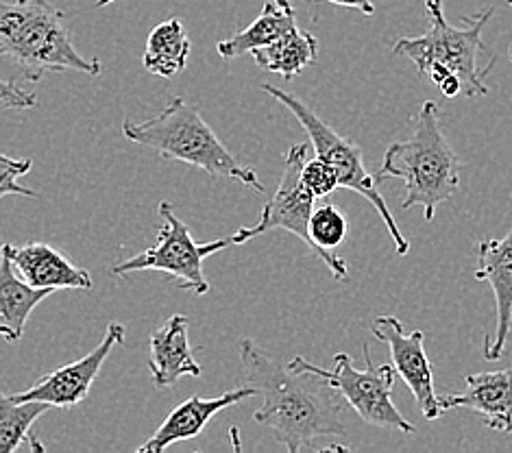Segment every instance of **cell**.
Segmentation results:
<instances>
[{"label": "cell", "instance_id": "52a82bcc", "mask_svg": "<svg viewBox=\"0 0 512 453\" xmlns=\"http://www.w3.org/2000/svg\"><path fill=\"white\" fill-rule=\"evenodd\" d=\"M362 355L367 369H356L349 353L334 355V369L327 371L308 362L306 358H295L290 369L297 373H316L332 384L349 406L358 412L360 419L367 425L390 427L401 434L412 436L414 425L404 419L393 403V384H395V366L393 364H373L367 342H362Z\"/></svg>", "mask_w": 512, "mask_h": 453}, {"label": "cell", "instance_id": "8992f818", "mask_svg": "<svg viewBox=\"0 0 512 453\" xmlns=\"http://www.w3.org/2000/svg\"><path fill=\"white\" fill-rule=\"evenodd\" d=\"M262 90L266 94H271L273 99H277L286 109H290V114L301 122L303 129H306L316 155L323 157L325 162L334 166V170L338 173L340 188L358 192L360 197H364L375 207V212L380 214L390 238L395 242V253L406 255L410 251V242L404 234H401V229L397 227V220L393 214H390L382 192L377 190V183L380 181H377V177H373L367 170V166H364L360 146L353 140L343 138L340 133H336L319 114L312 112L306 103L297 99V96L279 90L271 83H264Z\"/></svg>", "mask_w": 512, "mask_h": 453}, {"label": "cell", "instance_id": "277c9868", "mask_svg": "<svg viewBox=\"0 0 512 453\" xmlns=\"http://www.w3.org/2000/svg\"><path fill=\"white\" fill-rule=\"evenodd\" d=\"M125 138L146 149H153L166 159L201 168L214 177L236 179L242 186L264 192V183L253 168L240 164L234 153L218 140L210 125L201 118L197 107L181 96H173L160 114L149 120L123 122Z\"/></svg>", "mask_w": 512, "mask_h": 453}, {"label": "cell", "instance_id": "484cf974", "mask_svg": "<svg viewBox=\"0 0 512 453\" xmlns=\"http://www.w3.org/2000/svg\"><path fill=\"white\" fill-rule=\"evenodd\" d=\"M325 3L340 5V7H351V9H360L362 14H367V16L375 14V7H373L371 0H325Z\"/></svg>", "mask_w": 512, "mask_h": 453}, {"label": "cell", "instance_id": "44dd1931", "mask_svg": "<svg viewBox=\"0 0 512 453\" xmlns=\"http://www.w3.org/2000/svg\"><path fill=\"white\" fill-rule=\"evenodd\" d=\"M347 234L349 223L338 205L323 203L319 207H314V212L310 216V249L321 257L325 266L329 268V273L338 281H347L349 266L343 257L332 253V249H336L338 244H343Z\"/></svg>", "mask_w": 512, "mask_h": 453}, {"label": "cell", "instance_id": "ac0fdd59", "mask_svg": "<svg viewBox=\"0 0 512 453\" xmlns=\"http://www.w3.org/2000/svg\"><path fill=\"white\" fill-rule=\"evenodd\" d=\"M297 24L295 9H284L275 0H268L262 7L260 16L255 18L247 29H242L229 38L216 44V53L223 59H236L247 53H255L258 48L273 44L275 40Z\"/></svg>", "mask_w": 512, "mask_h": 453}, {"label": "cell", "instance_id": "8fae6325", "mask_svg": "<svg viewBox=\"0 0 512 453\" xmlns=\"http://www.w3.org/2000/svg\"><path fill=\"white\" fill-rule=\"evenodd\" d=\"M373 334L377 340H382L388 345L395 371L412 390V395L417 399L419 410L423 412L425 419H441V397L436 395L432 362L428 358V353H425L421 329L412 334H404V323H401L399 318L382 314L373 321Z\"/></svg>", "mask_w": 512, "mask_h": 453}, {"label": "cell", "instance_id": "7402d4cb", "mask_svg": "<svg viewBox=\"0 0 512 453\" xmlns=\"http://www.w3.org/2000/svg\"><path fill=\"white\" fill-rule=\"evenodd\" d=\"M51 408L46 401H18L14 395L0 397V453H11L20 445L42 453L44 445L31 436V425Z\"/></svg>", "mask_w": 512, "mask_h": 453}, {"label": "cell", "instance_id": "e0dca14e", "mask_svg": "<svg viewBox=\"0 0 512 453\" xmlns=\"http://www.w3.org/2000/svg\"><path fill=\"white\" fill-rule=\"evenodd\" d=\"M55 290L35 288L27 284L7 255L0 262V334L7 342H18L24 336L29 314L53 295Z\"/></svg>", "mask_w": 512, "mask_h": 453}, {"label": "cell", "instance_id": "3957f363", "mask_svg": "<svg viewBox=\"0 0 512 453\" xmlns=\"http://www.w3.org/2000/svg\"><path fill=\"white\" fill-rule=\"evenodd\" d=\"M0 53L24 79L38 83L46 72L101 75V61L83 57L72 44L66 16L53 0H14L0 7Z\"/></svg>", "mask_w": 512, "mask_h": 453}, {"label": "cell", "instance_id": "d4e9b609", "mask_svg": "<svg viewBox=\"0 0 512 453\" xmlns=\"http://www.w3.org/2000/svg\"><path fill=\"white\" fill-rule=\"evenodd\" d=\"M0 94H3L5 109H31L38 105V96H35V92H27V90L18 88L14 81L0 83Z\"/></svg>", "mask_w": 512, "mask_h": 453}, {"label": "cell", "instance_id": "6da1fadb", "mask_svg": "<svg viewBox=\"0 0 512 453\" xmlns=\"http://www.w3.org/2000/svg\"><path fill=\"white\" fill-rule=\"evenodd\" d=\"M240 362L245 382L262 397V406L253 412L255 423L266 425L290 453L314 447L321 438L347 434L343 395L327 379L292 371L249 338L240 342Z\"/></svg>", "mask_w": 512, "mask_h": 453}, {"label": "cell", "instance_id": "7c38bea8", "mask_svg": "<svg viewBox=\"0 0 512 453\" xmlns=\"http://www.w3.org/2000/svg\"><path fill=\"white\" fill-rule=\"evenodd\" d=\"M475 279L486 281L495 297V332L484 340V358L495 362L504 355L512 332V227L504 238L478 244Z\"/></svg>", "mask_w": 512, "mask_h": 453}, {"label": "cell", "instance_id": "603a6c76", "mask_svg": "<svg viewBox=\"0 0 512 453\" xmlns=\"http://www.w3.org/2000/svg\"><path fill=\"white\" fill-rule=\"evenodd\" d=\"M301 177H303V183H306V188L314 194L316 199H327L336 188H340L338 173L334 170V166L325 162V159L319 155L314 159H308L306 166H303Z\"/></svg>", "mask_w": 512, "mask_h": 453}, {"label": "cell", "instance_id": "2e32d148", "mask_svg": "<svg viewBox=\"0 0 512 453\" xmlns=\"http://www.w3.org/2000/svg\"><path fill=\"white\" fill-rule=\"evenodd\" d=\"M188 327L190 318L186 314H175L151 334L149 371L157 388H170L184 375L199 377L203 373L201 364L192 355Z\"/></svg>", "mask_w": 512, "mask_h": 453}, {"label": "cell", "instance_id": "d6986e66", "mask_svg": "<svg viewBox=\"0 0 512 453\" xmlns=\"http://www.w3.org/2000/svg\"><path fill=\"white\" fill-rule=\"evenodd\" d=\"M255 64L266 72H275L284 79L297 77L303 68L314 64L319 57V40L310 31L299 29V24L288 29L282 38L251 53Z\"/></svg>", "mask_w": 512, "mask_h": 453}, {"label": "cell", "instance_id": "5bb4252c", "mask_svg": "<svg viewBox=\"0 0 512 453\" xmlns=\"http://www.w3.org/2000/svg\"><path fill=\"white\" fill-rule=\"evenodd\" d=\"M3 255L14 264L16 273L35 288L48 290H90L92 277L85 268L72 264L64 253L46 242L5 244Z\"/></svg>", "mask_w": 512, "mask_h": 453}, {"label": "cell", "instance_id": "83f0119b", "mask_svg": "<svg viewBox=\"0 0 512 453\" xmlns=\"http://www.w3.org/2000/svg\"><path fill=\"white\" fill-rule=\"evenodd\" d=\"M275 3H279V5H282L284 9H292V5H290V0H275Z\"/></svg>", "mask_w": 512, "mask_h": 453}, {"label": "cell", "instance_id": "cb8c5ba5", "mask_svg": "<svg viewBox=\"0 0 512 453\" xmlns=\"http://www.w3.org/2000/svg\"><path fill=\"white\" fill-rule=\"evenodd\" d=\"M31 159H14L3 155L0 157V168H3V183H0V197H9V194H20V197H31L38 199V192L24 188L18 183L20 177L29 175L31 170Z\"/></svg>", "mask_w": 512, "mask_h": 453}, {"label": "cell", "instance_id": "ffe728a7", "mask_svg": "<svg viewBox=\"0 0 512 453\" xmlns=\"http://www.w3.org/2000/svg\"><path fill=\"white\" fill-rule=\"evenodd\" d=\"M190 57V40L179 18H170L149 33L142 64L157 77H175L184 72Z\"/></svg>", "mask_w": 512, "mask_h": 453}, {"label": "cell", "instance_id": "5b68a950", "mask_svg": "<svg viewBox=\"0 0 512 453\" xmlns=\"http://www.w3.org/2000/svg\"><path fill=\"white\" fill-rule=\"evenodd\" d=\"M430 27L419 38H399L393 53L408 57L421 75L428 77L434 66H443L462 81V94L484 96L486 75L493 70L495 61L480 66L482 55H493L489 46L482 42V31L493 18L495 9L489 7L475 16L465 18V27H451L443 14L441 0H425Z\"/></svg>", "mask_w": 512, "mask_h": 453}, {"label": "cell", "instance_id": "30bf717a", "mask_svg": "<svg viewBox=\"0 0 512 453\" xmlns=\"http://www.w3.org/2000/svg\"><path fill=\"white\" fill-rule=\"evenodd\" d=\"M125 325L109 323L103 340L81 360L59 366V369L40 377L31 388L14 393L18 401H46L53 408H75L90 395L94 379L99 377L105 360L116 347L125 345Z\"/></svg>", "mask_w": 512, "mask_h": 453}, {"label": "cell", "instance_id": "9c48e42d", "mask_svg": "<svg viewBox=\"0 0 512 453\" xmlns=\"http://www.w3.org/2000/svg\"><path fill=\"white\" fill-rule=\"evenodd\" d=\"M306 162L308 144H292L284 159L282 179H279L275 197L264 205L258 223L253 227H240L231 236L234 244H245L262 234H268V231L284 229L310 247V216L314 212L316 197L306 188L301 177Z\"/></svg>", "mask_w": 512, "mask_h": 453}, {"label": "cell", "instance_id": "4fadbf2b", "mask_svg": "<svg viewBox=\"0 0 512 453\" xmlns=\"http://www.w3.org/2000/svg\"><path fill=\"white\" fill-rule=\"evenodd\" d=\"M260 393L253 386H242L236 390H229V393L221 395V397H199L194 395L190 399H186L184 403L170 412L164 423L157 427L153 432V436L146 440L144 445H140V453H162L168 447H173L177 443H184V440H192L197 438L205 425L210 423L214 416L231 406H238L240 401H247L258 397Z\"/></svg>", "mask_w": 512, "mask_h": 453}, {"label": "cell", "instance_id": "f1b7e54d", "mask_svg": "<svg viewBox=\"0 0 512 453\" xmlns=\"http://www.w3.org/2000/svg\"><path fill=\"white\" fill-rule=\"evenodd\" d=\"M508 57H510V61H512V46H510V51H508Z\"/></svg>", "mask_w": 512, "mask_h": 453}, {"label": "cell", "instance_id": "9a60e30c", "mask_svg": "<svg viewBox=\"0 0 512 453\" xmlns=\"http://www.w3.org/2000/svg\"><path fill=\"white\" fill-rule=\"evenodd\" d=\"M462 393L441 397L443 412L467 408L495 432L512 436V369L469 375Z\"/></svg>", "mask_w": 512, "mask_h": 453}, {"label": "cell", "instance_id": "4316f807", "mask_svg": "<svg viewBox=\"0 0 512 453\" xmlns=\"http://www.w3.org/2000/svg\"><path fill=\"white\" fill-rule=\"evenodd\" d=\"M112 3H116V0H96L94 7H105V5H112Z\"/></svg>", "mask_w": 512, "mask_h": 453}, {"label": "cell", "instance_id": "f546056e", "mask_svg": "<svg viewBox=\"0 0 512 453\" xmlns=\"http://www.w3.org/2000/svg\"><path fill=\"white\" fill-rule=\"evenodd\" d=\"M506 3H508V5H512V0H506Z\"/></svg>", "mask_w": 512, "mask_h": 453}, {"label": "cell", "instance_id": "7a4b0ae2", "mask_svg": "<svg viewBox=\"0 0 512 453\" xmlns=\"http://www.w3.org/2000/svg\"><path fill=\"white\" fill-rule=\"evenodd\" d=\"M388 179L404 181L401 210L423 207L425 220H432L438 205L460 188V159L443 136L441 112L434 101L423 103L412 136L386 149L377 181Z\"/></svg>", "mask_w": 512, "mask_h": 453}, {"label": "cell", "instance_id": "ba28073f", "mask_svg": "<svg viewBox=\"0 0 512 453\" xmlns=\"http://www.w3.org/2000/svg\"><path fill=\"white\" fill-rule=\"evenodd\" d=\"M160 214L164 218V227L157 234V242L151 249L129 257L125 262H118L112 273L125 277L140 271H160L173 279L181 290H190L197 297L210 292V281L203 275V262L218 251H223L234 244V240H214V242H194L190 227L175 214V207L168 201L160 203Z\"/></svg>", "mask_w": 512, "mask_h": 453}]
</instances>
